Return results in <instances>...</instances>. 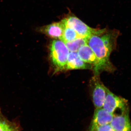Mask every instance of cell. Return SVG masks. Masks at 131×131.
Here are the masks:
<instances>
[{
  "label": "cell",
  "mask_w": 131,
  "mask_h": 131,
  "mask_svg": "<svg viewBox=\"0 0 131 131\" xmlns=\"http://www.w3.org/2000/svg\"><path fill=\"white\" fill-rule=\"evenodd\" d=\"M119 31L107 28L96 29L95 32L87 38V45L93 51L99 61L96 75L103 71L113 72L115 68L110 62L111 53L116 49Z\"/></svg>",
  "instance_id": "1"
},
{
  "label": "cell",
  "mask_w": 131,
  "mask_h": 131,
  "mask_svg": "<svg viewBox=\"0 0 131 131\" xmlns=\"http://www.w3.org/2000/svg\"><path fill=\"white\" fill-rule=\"evenodd\" d=\"M49 59L54 73L66 70L69 51L60 39H53L49 45Z\"/></svg>",
  "instance_id": "2"
},
{
  "label": "cell",
  "mask_w": 131,
  "mask_h": 131,
  "mask_svg": "<svg viewBox=\"0 0 131 131\" xmlns=\"http://www.w3.org/2000/svg\"><path fill=\"white\" fill-rule=\"evenodd\" d=\"M102 108L113 115L116 111L119 110L122 113L128 112L126 100L117 96L108 89Z\"/></svg>",
  "instance_id": "3"
},
{
  "label": "cell",
  "mask_w": 131,
  "mask_h": 131,
  "mask_svg": "<svg viewBox=\"0 0 131 131\" xmlns=\"http://www.w3.org/2000/svg\"><path fill=\"white\" fill-rule=\"evenodd\" d=\"M92 99L96 108H102L108 89L101 82L99 75H94L90 81Z\"/></svg>",
  "instance_id": "4"
},
{
  "label": "cell",
  "mask_w": 131,
  "mask_h": 131,
  "mask_svg": "<svg viewBox=\"0 0 131 131\" xmlns=\"http://www.w3.org/2000/svg\"><path fill=\"white\" fill-rule=\"evenodd\" d=\"M66 25L75 31L80 37H89L95 32L96 29L90 27L73 14H69L63 18Z\"/></svg>",
  "instance_id": "5"
},
{
  "label": "cell",
  "mask_w": 131,
  "mask_h": 131,
  "mask_svg": "<svg viewBox=\"0 0 131 131\" xmlns=\"http://www.w3.org/2000/svg\"><path fill=\"white\" fill-rule=\"evenodd\" d=\"M65 26V21L63 19L58 22L37 27L35 30L37 32L44 34L53 39L61 40Z\"/></svg>",
  "instance_id": "6"
},
{
  "label": "cell",
  "mask_w": 131,
  "mask_h": 131,
  "mask_svg": "<svg viewBox=\"0 0 131 131\" xmlns=\"http://www.w3.org/2000/svg\"><path fill=\"white\" fill-rule=\"evenodd\" d=\"M77 54L79 57L84 62L93 66L94 75H96L99 61L92 49L88 45H84L79 49Z\"/></svg>",
  "instance_id": "7"
},
{
  "label": "cell",
  "mask_w": 131,
  "mask_h": 131,
  "mask_svg": "<svg viewBox=\"0 0 131 131\" xmlns=\"http://www.w3.org/2000/svg\"><path fill=\"white\" fill-rule=\"evenodd\" d=\"M110 124L114 131H131L128 112L114 116Z\"/></svg>",
  "instance_id": "8"
},
{
  "label": "cell",
  "mask_w": 131,
  "mask_h": 131,
  "mask_svg": "<svg viewBox=\"0 0 131 131\" xmlns=\"http://www.w3.org/2000/svg\"><path fill=\"white\" fill-rule=\"evenodd\" d=\"M92 69L93 66L83 61L78 56L77 52H69L67 61L66 70Z\"/></svg>",
  "instance_id": "9"
},
{
  "label": "cell",
  "mask_w": 131,
  "mask_h": 131,
  "mask_svg": "<svg viewBox=\"0 0 131 131\" xmlns=\"http://www.w3.org/2000/svg\"><path fill=\"white\" fill-rule=\"evenodd\" d=\"M114 116L113 115L108 112L103 108H96L91 127L110 124Z\"/></svg>",
  "instance_id": "10"
},
{
  "label": "cell",
  "mask_w": 131,
  "mask_h": 131,
  "mask_svg": "<svg viewBox=\"0 0 131 131\" xmlns=\"http://www.w3.org/2000/svg\"><path fill=\"white\" fill-rule=\"evenodd\" d=\"M87 38L82 37L77 38L70 42H64L70 52H77L82 46L87 44Z\"/></svg>",
  "instance_id": "11"
},
{
  "label": "cell",
  "mask_w": 131,
  "mask_h": 131,
  "mask_svg": "<svg viewBox=\"0 0 131 131\" xmlns=\"http://www.w3.org/2000/svg\"><path fill=\"white\" fill-rule=\"evenodd\" d=\"M79 37H80L74 30L66 25L61 40L64 43L73 41Z\"/></svg>",
  "instance_id": "12"
},
{
  "label": "cell",
  "mask_w": 131,
  "mask_h": 131,
  "mask_svg": "<svg viewBox=\"0 0 131 131\" xmlns=\"http://www.w3.org/2000/svg\"><path fill=\"white\" fill-rule=\"evenodd\" d=\"M91 131H114L110 124L91 127Z\"/></svg>",
  "instance_id": "13"
},
{
  "label": "cell",
  "mask_w": 131,
  "mask_h": 131,
  "mask_svg": "<svg viewBox=\"0 0 131 131\" xmlns=\"http://www.w3.org/2000/svg\"><path fill=\"white\" fill-rule=\"evenodd\" d=\"M2 117L1 114H0V131H7L13 126L7 122L6 120L3 119Z\"/></svg>",
  "instance_id": "14"
},
{
  "label": "cell",
  "mask_w": 131,
  "mask_h": 131,
  "mask_svg": "<svg viewBox=\"0 0 131 131\" xmlns=\"http://www.w3.org/2000/svg\"><path fill=\"white\" fill-rule=\"evenodd\" d=\"M7 131H16V130L15 128L14 127H13V126H12Z\"/></svg>",
  "instance_id": "15"
},
{
  "label": "cell",
  "mask_w": 131,
  "mask_h": 131,
  "mask_svg": "<svg viewBox=\"0 0 131 131\" xmlns=\"http://www.w3.org/2000/svg\"><path fill=\"white\" fill-rule=\"evenodd\" d=\"M1 114V113H0V114Z\"/></svg>",
  "instance_id": "16"
}]
</instances>
